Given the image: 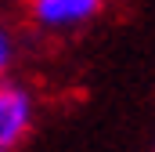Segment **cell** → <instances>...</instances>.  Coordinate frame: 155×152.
<instances>
[{"label": "cell", "instance_id": "obj_3", "mask_svg": "<svg viewBox=\"0 0 155 152\" xmlns=\"http://www.w3.org/2000/svg\"><path fill=\"white\" fill-rule=\"evenodd\" d=\"M15 58H18V40H15V33H11L7 22H0V76L11 73Z\"/></svg>", "mask_w": 155, "mask_h": 152}, {"label": "cell", "instance_id": "obj_1", "mask_svg": "<svg viewBox=\"0 0 155 152\" xmlns=\"http://www.w3.org/2000/svg\"><path fill=\"white\" fill-rule=\"evenodd\" d=\"M36 119V98L22 80L0 76V149L11 152L25 141Z\"/></svg>", "mask_w": 155, "mask_h": 152}, {"label": "cell", "instance_id": "obj_4", "mask_svg": "<svg viewBox=\"0 0 155 152\" xmlns=\"http://www.w3.org/2000/svg\"><path fill=\"white\" fill-rule=\"evenodd\" d=\"M0 152H4V149H0Z\"/></svg>", "mask_w": 155, "mask_h": 152}, {"label": "cell", "instance_id": "obj_2", "mask_svg": "<svg viewBox=\"0 0 155 152\" xmlns=\"http://www.w3.org/2000/svg\"><path fill=\"white\" fill-rule=\"evenodd\" d=\"M105 0H29V15L47 33H72L101 15Z\"/></svg>", "mask_w": 155, "mask_h": 152}]
</instances>
